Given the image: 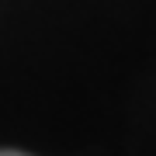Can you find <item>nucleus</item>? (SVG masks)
Segmentation results:
<instances>
[{
	"label": "nucleus",
	"instance_id": "nucleus-1",
	"mask_svg": "<svg viewBox=\"0 0 156 156\" xmlns=\"http://www.w3.org/2000/svg\"><path fill=\"white\" fill-rule=\"evenodd\" d=\"M0 156H28V153H17V149H0Z\"/></svg>",
	"mask_w": 156,
	"mask_h": 156
}]
</instances>
